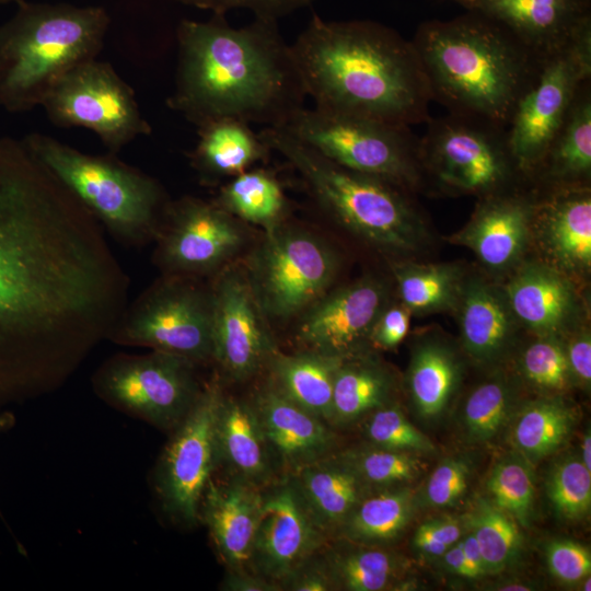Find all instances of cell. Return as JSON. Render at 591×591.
<instances>
[{
    "instance_id": "cell-1",
    "label": "cell",
    "mask_w": 591,
    "mask_h": 591,
    "mask_svg": "<svg viewBox=\"0 0 591 591\" xmlns=\"http://www.w3.org/2000/svg\"><path fill=\"white\" fill-rule=\"evenodd\" d=\"M105 232L22 140L0 137V389L35 356L108 338L129 285Z\"/></svg>"
},
{
    "instance_id": "cell-2",
    "label": "cell",
    "mask_w": 591,
    "mask_h": 591,
    "mask_svg": "<svg viewBox=\"0 0 591 591\" xmlns=\"http://www.w3.org/2000/svg\"><path fill=\"white\" fill-rule=\"evenodd\" d=\"M277 22L255 18L232 27L221 13L207 21L182 20L167 106L196 127L218 119L285 126L308 94Z\"/></svg>"
},
{
    "instance_id": "cell-3",
    "label": "cell",
    "mask_w": 591,
    "mask_h": 591,
    "mask_svg": "<svg viewBox=\"0 0 591 591\" xmlns=\"http://www.w3.org/2000/svg\"><path fill=\"white\" fill-rule=\"evenodd\" d=\"M291 48L315 107L403 127L429 120L432 96L419 58L394 30L314 14Z\"/></svg>"
},
{
    "instance_id": "cell-4",
    "label": "cell",
    "mask_w": 591,
    "mask_h": 591,
    "mask_svg": "<svg viewBox=\"0 0 591 591\" xmlns=\"http://www.w3.org/2000/svg\"><path fill=\"white\" fill-rule=\"evenodd\" d=\"M410 42L432 101L503 130L541 62L501 25L472 10L420 24Z\"/></svg>"
},
{
    "instance_id": "cell-5",
    "label": "cell",
    "mask_w": 591,
    "mask_h": 591,
    "mask_svg": "<svg viewBox=\"0 0 591 591\" xmlns=\"http://www.w3.org/2000/svg\"><path fill=\"white\" fill-rule=\"evenodd\" d=\"M0 24V105L11 113L40 106L77 66L97 58L109 26L97 5L28 2Z\"/></svg>"
},
{
    "instance_id": "cell-6",
    "label": "cell",
    "mask_w": 591,
    "mask_h": 591,
    "mask_svg": "<svg viewBox=\"0 0 591 591\" xmlns=\"http://www.w3.org/2000/svg\"><path fill=\"white\" fill-rule=\"evenodd\" d=\"M300 174L310 195L334 220L374 246L394 253L419 250L425 227L402 188L343 167L281 127L259 134Z\"/></svg>"
},
{
    "instance_id": "cell-7",
    "label": "cell",
    "mask_w": 591,
    "mask_h": 591,
    "mask_svg": "<svg viewBox=\"0 0 591 591\" xmlns=\"http://www.w3.org/2000/svg\"><path fill=\"white\" fill-rule=\"evenodd\" d=\"M21 140L113 237L134 246L155 237L169 204L154 178L114 153L88 154L40 132Z\"/></svg>"
},
{
    "instance_id": "cell-8",
    "label": "cell",
    "mask_w": 591,
    "mask_h": 591,
    "mask_svg": "<svg viewBox=\"0 0 591 591\" xmlns=\"http://www.w3.org/2000/svg\"><path fill=\"white\" fill-rule=\"evenodd\" d=\"M281 128L332 162L402 188L420 181L409 127L318 107L300 109Z\"/></svg>"
},
{
    "instance_id": "cell-9",
    "label": "cell",
    "mask_w": 591,
    "mask_h": 591,
    "mask_svg": "<svg viewBox=\"0 0 591 591\" xmlns=\"http://www.w3.org/2000/svg\"><path fill=\"white\" fill-rule=\"evenodd\" d=\"M590 76L591 27L541 60L506 128L507 146L517 170H537Z\"/></svg>"
},
{
    "instance_id": "cell-10",
    "label": "cell",
    "mask_w": 591,
    "mask_h": 591,
    "mask_svg": "<svg viewBox=\"0 0 591 591\" xmlns=\"http://www.w3.org/2000/svg\"><path fill=\"white\" fill-rule=\"evenodd\" d=\"M108 338L185 358L195 364L212 359L210 290L167 279L126 306Z\"/></svg>"
},
{
    "instance_id": "cell-11",
    "label": "cell",
    "mask_w": 591,
    "mask_h": 591,
    "mask_svg": "<svg viewBox=\"0 0 591 591\" xmlns=\"http://www.w3.org/2000/svg\"><path fill=\"white\" fill-rule=\"evenodd\" d=\"M336 271L337 258L327 244L279 224L267 231L247 279L265 316L289 318L323 297Z\"/></svg>"
},
{
    "instance_id": "cell-12",
    "label": "cell",
    "mask_w": 591,
    "mask_h": 591,
    "mask_svg": "<svg viewBox=\"0 0 591 591\" xmlns=\"http://www.w3.org/2000/svg\"><path fill=\"white\" fill-rule=\"evenodd\" d=\"M40 106L54 125L86 128L114 154L151 134L134 90L112 65L97 58L69 71Z\"/></svg>"
},
{
    "instance_id": "cell-13",
    "label": "cell",
    "mask_w": 591,
    "mask_h": 591,
    "mask_svg": "<svg viewBox=\"0 0 591 591\" xmlns=\"http://www.w3.org/2000/svg\"><path fill=\"white\" fill-rule=\"evenodd\" d=\"M194 367L185 358L158 350L117 356L99 371L95 384L109 402L160 429L173 431L201 391Z\"/></svg>"
},
{
    "instance_id": "cell-14",
    "label": "cell",
    "mask_w": 591,
    "mask_h": 591,
    "mask_svg": "<svg viewBox=\"0 0 591 591\" xmlns=\"http://www.w3.org/2000/svg\"><path fill=\"white\" fill-rule=\"evenodd\" d=\"M222 393L217 380L201 389L154 470L153 484L162 509L182 525L198 522L204 489L219 467L216 418Z\"/></svg>"
},
{
    "instance_id": "cell-15",
    "label": "cell",
    "mask_w": 591,
    "mask_h": 591,
    "mask_svg": "<svg viewBox=\"0 0 591 591\" xmlns=\"http://www.w3.org/2000/svg\"><path fill=\"white\" fill-rule=\"evenodd\" d=\"M418 150L443 186L462 193L493 195L514 166L506 130L452 114L430 120Z\"/></svg>"
},
{
    "instance_id": "cell-16",
    "label": "cell",
    "mask_w": 591,
    "mask_h": 591,
    "mask_svg": "<svg viewBox=\"0 0 591 591\" xmlns=\"http://www.w3.org/2000/svg\"><path fill=\"white\" fill-rule=\"evenodd\" d=\"M155 237V260L172 275L210 273L243 243L232 215L215 202L194 197L167 205Z\"/></svg>"
},
{
    "instance_id": "cell-17",
    "label": "cell",
    "mask_w": 591,
    "mask_h": 591,
    "mask_svg": "<svg viewBox=\"0 0 591 591\" xmlns=\"http://www.w3.org/2000/svg\"><path fill=\"white\" fill-rule=\"evenodd\" d=\"M328 540L310 515L289 475L282 474L262 488L248 568L280 587Z\"/></svg>"
},
{
    "instance_id": "cell-18",
    "label": "cell",
    "mask_w": 591,
    "mask_h": 591,
    "mask_svg": "<svg viewBox=\"0 0 591 591\" xmlns=\"http://www.w3.org/2000/svg\"><path fill=\"white\" fill-rule=\"evenodd\" d=\"M212 360L232 381H245L266 368L277 351L265 315L246 276L228 270L210 290Z\"/></svg>"
},
{
    "instance_id": "cell-19",
    "label": "cell",
    "mask_w": 591,
    "mask_h": 591,
    "mask_svg": "<svg viewBox=\"0 0 591 591\" xmlns=\"http://www.w3.org/2000/svg\"><path fill=\"white\" fill-rule=\"evenodd\" d=\"M386 302L385 286L372 278L327 291L305 310L298 339L305 350L326 356L345 359L361 354Z\"/></svg>"
},
{
    "instance_id": "cell-20",
    "label": "cell",
    "mask_w": 591,
    "mask_h": 591,
    "mask_svg": "<svg viewBox=\"0 0 591 591\" xmlns=\"http://www.w3.org/2000/svg\"><path fill=\"white\" fill-rule=\"evenodd\" d=\"M250 402L281 474L337 452L338 437L333 428L286 397L269 380Z\"/></svg>"
},
{
    "instance_id": "cell-21",
    "label": "cell",
    "mask_w": 591,
    "mask_h": 591,
    "mask_svg": "<svg viewBox=\"0 0 591 591\" xmlns=\"http://www.w3.org/2000/svg\"><path fill=\"white\" fill-rule=\"evenodd\" d=\"M466 8L501 25L540 61L591 27L590 0H477Z\"/></svg>"
},
{
    "instance_id": "cell-22",
    "label": "cell",
    "mask_w": 591,
    "mask_h": 591,
    "mask_svg": "<svg viewBox=\"0 0 591 591\" xmlns=\"http://www.w3.org/2000/svg\"><path fill=\"white\" fill-rule=\"evenodd\" d=\"M262 507V488L237 477L208 480L199 506L217 554L228 570L250 569V556Z\"/></svg>"
},
{
    "instance_id": "cell-23",
    "label": "cell",
    "mask_w": 591,
    "mask_h": 591,
    "mask_svg": "<svg viewBox=\"0 0 591 591\" xmlns=\"http://www.w3.org/2000/svg\"><path fill=\"white\" fill-rule=\"evenodd\" d=\"M534 205L518 196L490 195L450 241L472 250L487 267L515 263L528 243Z\"/></svg>"
},
{
    "instance_id": "cell-24",
    "label": "cell",
    "mask_w": 591,
    "mask_h": 591,
    "mask_svg": "<svg viewBox=\"0 0 591 591\" xmlns=\"http://www.w3.org/2000/svg\"><path fill=\"white\" fill-rule=\"evenodd\" d=\"M216 442L218 465L227 475L259 488L282 475L250 399L222 393L216 418Z\"/></svg>"
},
{
    "instance_id": "cell-25",
    "label": "cell",
    "mask_w": 591,
    "mask_h": 591,
    "mask_svg": "<svg viewBox=\"0 0 591 591\" xmlns=\"http://www.w3.org/2000/svg\"><path fill=\"white\" fill-rule=\"evenodd\" d=\"M288 475L310 515L329 538L372 493L337 452Z\"/></svg>"
},
{
    "instance_id": "cell-26",
    "label": "cell",
    "mask_w": 591,
    "mask_h": 591,
    "mask_svg": "<svg viewBox=\"0 0 591 591\" xmlns=\"http://www.w3.org/2000/svg\"><path fill=\"white\" fill-rule=\"evenodd\" d=\"M505 294L515 320L538 335H557L572 317L576 297L569 281L543 264L522 266Z\"/></svg>"
},
{
    "instance_id": "cell-27",
    "label": "cell",
    "mask_w": 591,
    "mask_h": 591,
    "mask_svg": "<svg viewBox=\"0 0 591 591\" xmlns=\"http://www.w3.org/2000/svg\"><path fill=\"white\" fill-rule=\"evenodd\" d=\"M457 305L466 354L485 364L500 360L512 343L515 322L505 292L472 279L463 283Z\"/></svg>"
},
{
    "instance_id": "cell-28",
    "label": "cell",
    "mask_w": 591,
    "mask_h": 591,
    "mask_svg": "<svg viewBox=\"0 0 591 591\" xmlns=\"http://www.w3.org/2000/svg\"><path fill=\"white\" fill-rule=\"evenodd\" d=\"M546 246L564 268L591 265V197L586 187L568 188L538 205Z\"/></svg>"
},
{
    "instance_id": "cell-29",
    "label": "cell",
    "mask_w": 591,
    "mask_h": 591,
    "mask_svg": "<svg viewBox=\"0 0 591 591\" xmlns=\"http://www.w3.org/2000/svg\"><path fill=\"white\" fill-rule=\"evenodd\" d=\"M344 359L304 350L269 359V381L290 401L328 424L335 375Z\"/></svg>"
},
{
    "instance_id": "cell-30",
    "label": "cell",
    "mask_w": 591,
    "mask_h": 591,
    "mask_svg": "<svg viewBox=\"0 0 591 591\" xmlns=\"http://www.w3.org/2000/svg\"><path fill=\"white\" fill-rule=\"evenodd\" d=\"M198 129V141L190 153L194 166L211 177L236 176L263 160L271 150L250 124L218 119Z\"/></svg>"
},
{
    "instance_id": "cell-31",
    "label": "cell",
    "mask_w": 591,
    "mask_h": 591,
    "mask_svg": "<svg viewBox=\"0 0 591 591\" xmlns=\"http://www.w3.org/2000/svg\"><path fill=\"white\" fill-rule=\"evenodd\" d=\"M394 379L382 364L358 354L345 358L337 369L328 425L347 427L391 403Z\"/></svg>"
},
{
    "instance_id": "cell-32",
    "label": "cell",
    "mask_w": 591,
    "mask_h": 591,
    "mask_svg": "<svg viewBox=\"0 0 591 591\" xmlns=\"http://www.w3.org/2000/svg\"><path fill=\"white\" fill-rule=\"evenodd\" d=\"M461 379V362L444 343L427 340L416 346L406 384L417 415L428 421L439 419L450 406Z\"/></svg>"
},
{
    "instance_id": "cell-33",
    "label": "cell",
    "mask_w": 591,
    "mask_h": 591,
    "mask_svg": "<svg viewBox=\"0 0 591 591\" xmlns=\"http://www.w3.org/2000/svg\"><path fill=\"white\" fill-rule=\"evenodd\" d=\"M334 590L382 591L395 587L402 560L383 546L333 537L321 549Z\"/></svg>"
},
{
    "instance_id": "cell-34",
    "label": "cell",
    "mask_w": 591,
    "mask_h": 591,
    "mask_svg": "<svg viewBox=\"0 0 591 591\" xmlns=\"http://www.w3.org/2000/svg\"><path fill=\"white\" fill-rule=\"evenodd\" d=\"M416 507V495L407 486L368 494L347 517L335 537L383 546L407 528Z\"/></svg>"
},
{
    "instance_id": "cell-35",
    "label": "cell",
    "mask_w": 591,
    "mask_h": 591,
    "mask_svg": "<svg viewBox=\"0 0 591 591\" xmlns=\"http://www.w3.org/2000/svg\"><path fill=\"white\" fill-rule=\"evenodd\" d=\"M575 424L573 409L560 397L547 396L514 410L509 440L514 451L533 464L559 450Z\"/></svg>"
},
{
    "instance_id": "cell-36",
    "label": "cell",
    "mask_w": 591,
    "mask_h": 591,
    "mask_svg": "<svg viewBox=\"0 0 591 591\" xmlns=\"http://www.w3.org/2000/svg\"><path fill=\"white\" fill-rule=\"evenodd\" d=\"M563 184H573L591 172V94L589 81L580 89L569 115L537 169Z\"/></svg>"
},
{
    "instance_id": "cell-37",
    "label": "cell",
    "mask_w": 591,
    "mask_h": 591,
    "mask_svg": "<svg viewBox=\"0 0 591 591\" xmlns=\"http://www.w3.org/2000/svg\"><path fill=\"white\" fill-rule=\"evenodd\" d=\"M215 204L233 217L262 225L266 231L281 224L287 209L278 179L262 169L246 170L234 176L220 189Z\"/></svg>"
},
{
    "instance_id": "cell-38",
    "label": "cell",
    "mask_w": 591,
    "mask_h": 591,
    "mask_svg": "<svg viewBox=\"0 0 591 591\" xmlns=\"http://www.w3.org/2000/svg\"><path fill=\"white\" fill-rule=\"evenodd\" d=\"M392 270L403 305L410 312L433 313L457 305L463 281L455 265L398 263Z\"/></svg>"
},
{
    "instance_id": "cell-39",
    "label": "cell",
    "mask_w": 591,
    "mask_h": 591,
    "mask_svg": "<svg viewBox=\"0 0 591 591\" xmlns=\"http://www.w3.org/2000/svg\"><path fill=\"white\" fill-rule=\"evenodd\" d=\"M464 524L476 540L487 575L500 572L519 559L523 547L519 523L489 499L478 497Z\"/></svg>"
},
{
    "instance_id": "cell-40",
    "label": "cell",
    "mask_w": 591,
    "mask_h": 591,
    "mask_svg": "<svg viewBox=\"0 0 591 591\" xmlns=\"http://www.w3.org/2000/svg\"><path fill=\"white\" fill-rule=\"evenodd\" d=\"M510 382L502 375L490 378L467 395L461 410V427L472 443L493 440L510 421L515 410Z\"/></svg>"
},
{
    "instance_id": "cell-41",
    "label": "cell",
    "mask_w": 591,
    "mask_h": 591,
    "mask_svg": "<svg viewBox=\"0 0 591 591\" xmlns=\"http://www.w3.org/2000/svg\"><path fill=\"white\" fill-rule=\"evenodd\" d=\"M490 501L526 528L533 513L535 484L532 463L513 451L491 468L486 483Z\"/></svg>"
},
{
    "instance_id": "cell-42",
    "label": "cell",
    "mask_w": 591,
    "mask_h": 591,
    "mask_svg": "<svg viewBox=\"0 0 591 591\" xmlns=\"http://www.w3.org/2000/svg\"><path fill=\"white\" fill-rule=\"evenodd\" d=\"M371 491L407 486L422 473L425 463L417 454L366 444L337 451Z\"/></svg>"
},
{
    "instance_id": "cell-43",
    "label": "cell",
    "mask_w": 591,
    "mask_h": 591,
    "mask_svg": "<svg viewBox=\"0 0 591 591\" xmlns=\"http://www.w3.org/2000/svg\"><path fill=\"white\" fill-rule=\"evenodd\" d=\"M546 494L556 514L579 521L591 507V471L576 456H565L548 471Z\"/></svg>"
},
{
    "instance_id": "cell-44",
    "label": "cell",
    "mask_w": 591,
    "mask_h": 591,
    "mask_svg": "<svg viewBox=\"0 0 591 591\" xmlns=\"http://www.w3.org/2000/svg\"><path fill=\"white\" fill-rule=\"evenodd\" d=\"M520 370L524 379L535 389L559 394L573 384L565 344L557 335H540L521 355Z\"/></svg>"
},
{
    "instance_id": "cell-45",
    "label": "cell",
    "mask_w": 591,
    "mask_h": 591,
    "mask_svg": "<svg viewBox=\"0 0 591 591\" xmlns=\"http://www.w3.org/2000/svg\"><path fill=\"white\" fill-rule=\"evenodd\" d=\"M362 420V432L369 445L417 455L436 450L430 438L392 403L373 410Z\"/></svg>"
},
{
    "instance_id": "cell-46",
    "label": "cell",
    "mask_w": 591,
    "mask_h": 591,
    "mask_svg": "<svg viewBox=\"0 0 591 591\" xmlns=\"http://www.w3.org/2000/svg\"><path fill=\"white\" fill-rule=\"evenodd\" d=\"M471 476L470 462L453 456L441 461L431 472L424 490L426 502L436 508L455 505L466 493Z\"/></svg>"
},
{
    "instance_id": "cell-47",
    "label": "cell",
    "mask_w": 591,
    "mask_h": 591,
    "mask_svg": "<svg viewBox=\"0 0 591 591\" xmlns=\"http://www.w3.org/2000/svg\"><path fill=\"white\" fill-rule=\"evenodd\" d=\"M545 556L549 572L563 583H578L590 576V551L578 542L552 541L546 546Z\"/></svg>"
},
{
    "instance_id": "cell-48",
    "label": "cell",
    "mask_w": 591,
    "mask_h": 591,
    "mask_svg": "<svg viewBox=\"0 0 591 591\" xmlns=\"http://www.w3.org/2000/svg\"><path fill=\"white\" fill-rule=\"evenodd\" d=\"M186 5L225 14L232 9H245L255 18L277 20L300 8L311 0H174Z\"/></svg>"
},
{
    "instance_id": "cell-49",
    "label": "cell",
    "mask_w": 591,
    "mask_h": 591,
    "mask_svg": "<svg viewBox=\"0 0 591 591\" xmlns=\"http://www.w3.org/2000/svg\"><path fill=\"white\" fill-rule=\"evenodd\" d=\"M462 525L459 520L453 518L424 522L414 533L413 546L426 556L440 558L462 538Z\"/></svg>"
},
{
    "instance_id": "cell-50",
    "label": "cell",
    "mask_w": 591,
    "mask_h": 591,
    "mask_svg": "<svg viewBox=\"0 0 591 591\" xmlns=\"http://www.w3.org/2000/svg\"><path fill=\"white\" fill-rule=\"evenodd\" d=\"M410 311L405 305L385 308L375 321L369 341L382 349L396 347L407 335Z\"/></svg>"
},
{
    "instance_id": "cell-51",
    "label": "cell",
    "mask_w": 591,
    "mask_h": 591,
    "mask_svg": "<svg viewBox=\"0 0 591 591\" xmlns=\"http://www.w3.org/2000/svg\"><path fill=\"white\" fill-rule=\"evenodd\" d=\"M288 591H333L321 549L301 563L281 583Z\"/></svg>"
},
{
    "instance_id": "cell-52",
    "label": "cell",
    "mask_w": 591,
    "mask_h": 591,
    "mask_svg": "<svg viewBox=\"0 0 591 591\" xmlns=\"http://www.w3.org/2000/svg\"><path fill=\"white\" fill-rule=\"evenodd\" d=\"M565 351L573 384L589 389L591 384L590 333L583 331L573 335L569 341L565 344Z\"/></svg>"
},
{
    "instance_id": "cell-53",
    "label": "cell",
    "mask_w": 591,
    "mask_h": 591,
    "mask_svg": "<svg viewBox=\"0 0 591 591\" xmlns=\"http://www.w3.org/2000/svg\"><path fill=\"white\" fill-rule=\"evenodd\" d=\"M220 587V589L224 591H281L277 583L250 569H227Z\"/></svg>"
},
{
    "instance_id": "cell-54",
    "label": "cell",
    "mask_w": 591,
    "mask_h": 591,
    "mask_svg": "<svg viewBox=\"0 0 591 591\" xmlns=\"http://www.w3.org/2000/svg\"><path fill=\"white\" fill-rule=\"evenodd\" d=\"M460 543L474 579L487 575L482 554L473 534L468 532L465 537L460 540Z\"/></svg>"
},
{
    "instance_id": "cell-55",
    "label": "cell",
    "mask_w": 591,
    "mask_h": 591,
    "mask_svg": "<svg viewBox=\"0 0 591 591\" xmlns=\"http://www.w3.org/2000/svg\"><path fill=\"white\" fill-rule=\"evenodd\" d=\"M440 558L444 568L451 573L466 579H474L465 560L460 541L452 545Z\"/></svg>"
},
{
    "instance_id": "cell-56",
    "label": "cell",
    "mask_w": 591,
    "mask_h": 591,
    "mask_svg": "<svg viewBox=\"0 0 591 591\" xmlns=\"http://www.w3.org/2000/svg\"><path fill=\"white\" fill-rule=\"evenodd\" d=\"M581 461L583 465L591 471V434L590 429H588L583 437L581 443Z\"/></svg>"
},
{
    "instance_id": "cell-57",
    "label": "cell",
    "mask_w": 591,
    "mask_h": 591,
    "mask_svg": "<svg viewBox=\"0 0 591 591\" xmlns=\"http://www.w3.org/2000/svg\"><path fill=\"white\" fill-rule=\"evenodd\" d=\"M496 589L500 591H528V590H532L533 587L528 583L507 582V583L498 586V588Z\"/></svg>"
},
{
    "instance_id": "cell-58",
    "label": "cell",
    "mask_w": 591,
    "mask_h": 591,
    "mask_svg": "<svg viewBox=\"0 0 591 591\" xmlns=\"http://www.w3.org/2000/svg\"><path fill=\"white\" fill-rule=\"evenodd\" d=\"M14 422V417L10 413L0 414V432L10 428Z\"/></svg>"
},
{
    "instance_id": "cell-59",
    "label": "cell",
    "mask_w": 591,
    "mask_h": 591,
    "mask_svg": "<svg viewBox=\"0 0 591 591\" xmlns=\"http://www.w3.org/2000/svg\"><path fill=\"white\" fill-rule=\"evenodd\" d=\"M582 582H583V588H582V590H583V591H590V590H591V588H590V582H591L590 576L586 577V578L582 580Z\"/></svg>"
},
{
    "instance_id": "cell-60",
    "label": "cell",
    "mask_w": 591,
    "mask_h": 591,
    "mask_svg": "<svg viewBox=\"0 0 591 591\" xmlns=\"http://www.w3.org/2000/svg\"><path fill=\"white\" fill-rule=\"evenodd\" d=\"M21 1H23V0H0V5H5V4H10V3L18 4Z\"/></svg>"
},
{
    "instance_id": "cell-61",
    "label": "cell",
    "mask_w": 591,
    "mask_h": 591,
    "mask_svg": "<svg viewBox=\"0 0 591 591\" xmlns=\"http://www.w3.org/2000/svg\"><path fill=\"white\" fill-rule=\"evenodd\" d=\"M461 2H463L465 4V7H468L471 4H473L474 2H476L477 0H460Z\"/></svg>"
}]
</instances>
